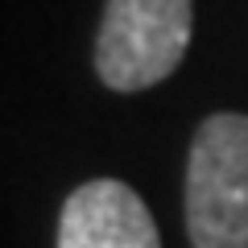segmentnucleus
Instances as JSON below:
<instances>
[{
    "label": "nucleus",
    "instance_id": "f257e3e1",
    "mask_svg": "<svg viewBox=\"0 0 248 248\" xmlns=\"http://www.w3.org/2000/svg\"><path fill=\"white\" fill-rule=\"evenodd\" d=\"M186 236L195 248H248V116L215 112L186 161Z\"/></svg>",
    "mask_w": 248,
    "mask_h": 248
},
{
    "label": "nucleus",
    "instance_id": "f03ea898",
    "mask_svg": "<svg viewBox=\"0 0 248 248\" xmlns=\"http://www.w3.org/2000/svg\"><path fill=\"white\" fill-rule=\"evenodd\" d=\"M190 0H108L95 37V75L112 91L170 79L190 46Z\"/></svg>",
    "mask_w": 248,
    "mask_h": 248
},
{
    "label": "nucleus",
    "instance_id": "7ed1b4c3",
    "mask_svg": "<svg viewBox=\"0 0 248 248\" xmlns=\"http://www.w3.org/2000/svg\"><path fill=\"white\" fill-rule=\"evenodd\" d=\"M58 248H161V236L145 199L128 182L95 178L62 203Z\"/></svg>",
    "mask_w": 248,
    "mask_h": 248
}]
</instances>
